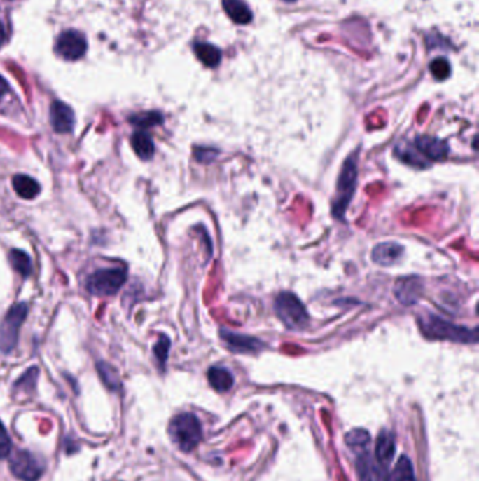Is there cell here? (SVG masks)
<instances>
[{
  "instance_id": "1",
  "label": "cell",
  "mask_w": 479,
  "mask_h": 481,
  "mask_svg": "<svg viewBox=\"0 0 479 481\" xmlns=\"http://www.w3.org/2000/svg\"><path fill=\"white\" fill-rule=\"evenodd\" d=\"M422 334L429 339H443L459 344H475L478 341L476 328L469 330L450 321H445L434 314H426L419 318Z\"/></svg>"
},
{
  "instance_id": "2",
  "label": "cell",
  "mask_w": 479,
  "mask_h": 481,
  "mask_svg": "<svg viewBox=\"0 0 479 481\" xmlns=\"http://www.w3.org/2000/svg\"><path fill=\"white\" fill-rule=\"evenodd\" d=\"M359 152H353L343 163L339 179H338V186H336V193H335V200L332 203V214L338 219H345L347 207L354 196L356 186H357V176H359Z\"/></svg>"
},
{
  "instance_id": "3",
  "label": "cell",
  "mask_w": 479,
  "mask_h": 481,
  "mask_svg": "<svg viewBox=\"0 0 479 481\" xmlns=\"http://www.w3.org/2000/svg\"><path fill=\"white\" fill-rule=\"evenodd\" d=\"M169 435L173 443L181 452L194 450L202 438V428L200 419L190 412L176 415L169 424Z\"/></svg>"
},
{
  "instance_id": "4",
  "label": "cell",
  "mask_w": 479,
  "mask_h": 481,
  "mask_svg": "<svg viewBox=\"0 0 479 481\" xmlns=\"http://www.w3.org/2000/svg\"><path fill=\"white\" fill-rule=\"evenodd\" d=\"M275 309L280 321L290 330H301L310 321V316L305 310V306L293 293H280L276 297Z\"/></svg>"
},
{
  "instance_id": "5",
  "label": "cell",
  "mask_w": 479,
  "mask_h": 481,
  "mask_svg": "<svg viewBox=\"0 0 479 481\" xmlns=\"http://www.w3.org/2000/svg\"><path fill=\"white\" fill-rule=\"evenodd\" d=\"M127 280V272L123 268L100 269L86 280V289L95 296H114Z\"/></svg>"
},
{
  "instance_id": "6",
  "label": "cell",
  "mask_w": 479,
  "mask_h": 481,
  "mask_svg": "<svg viewBox=\"0 0 479 481\" xmlns=\"http://www.w3.org/2000/svg\"><path fill=\"white\" fill-rule=\"evenodd\" d=\"M29 309L26 303H19L11 307L5 316L2 324H0V349L5 353H9L16 348L19 331L27 317Z\"/></svg>"
},
{
  "instance_id": "7",
  "label": "cell",
  "mask_w": 479,
  "mask_h": 481,
  "mask_svg": "<svg viewBox=\"0 0 479 481\" xmlns=\"http://www.w3.org/2000/svg\"><path fill=\"white\" fill-rule=\"evenodd\" d=\"M9 466L12 473L23 481H37L44 473L43 464L27 450H16Z\"/></svg>"
},
{
  "instance_id": "8",
  "label": "cell",
  "mask_w": 479,
  "mask_h": 481,
  "mask_svg": "<svg viewBox=\"0 0 479 481\" xmlns=\"http://www.w3.org/2000/svg\"><path fill=\"white\" fill-rule=\"evenodd\" d=\"M86 50H88L86 37L76 30L64 32L58 37L57 46H55L57 54L67 61L81 60L85 55Z\"/></svg>"
},
{
  "instance_id": "9",
  "label": "cell",
  "mask_w": 479,
  "mask_h": 481,
  "mask_svg": "<svg viewBox=\"0 0 479 481\" xmlns=\"http://www.w3.org/2000/svg\"><path fill=\"white\" fill-rule=\"evenodd\" d=\"M356 470L359 481H389L388 467L378 463L375 457L368 453V450L359 453Z\"/></svg>"
},
{
  "instance_id": "10",
  "label": "cell",
  "mask_w": 479,
  "mask_h": 481,
  "mask_svg": "<svg viewBox=\"0 0 479 481\" xmlns=\"http://www.w3.org/2000/svg\"><path fill=\"white\" fill-rule=\"evenodd\" d=\"M219 335H221L223 344L226 345V348L235 353H255V352L265 348L262 341L252 338V337L235 334V332L226 331V330H221Z\"/></svg>"
},
{
  "instance_id": "11",
  "label": "cell",
  "mask_w": 479,
  "mask_h": 481,
  "mask_svg": "<svg viewBox=\"0 0 479 481\" xmlns=\"http://www.w3.org/2000/svg\"><path fill=\"white\" fill-rule=\"evenodd\" d=\"M395 296L396 300L403 306H413L416 304L423 293V283L419 278L409 276L402 278L395 285Z\"/></svg>"
},
{
  "instance_id": "12",
  "label": "cell",
  "mask_w": 479,
  "mask_h": 481,
  "mask_svg": "<svg viewBox=\"0 0 479 481\" xmlns=\"http://www.w3.org/2000/svg\"><path fill=\"white\" fill-rule=\"evenodd\" d=\"M417 152L429 162V161H443L448 155V144L434 137L420 135L413 142Z\"/></svg>"
},
{
  "instance_id": "13",
  "label": "cell",
  "mask_w": 479,
  "mask_h": 481,
  "mask_svg": "<svg viewBox=\"0 0 479 481\" xmlns=\"http://www.w3.org/2000/svg\"><path fill=\"white\" fill-rule=\"evenodd\" d=\"M50 117H51V124L57 133L65 134L74 130L75 114H74V110L68 104L62 102H54L51 104Z\"/></svg>"
},
{
  "instance_id": "14",
  "label": "cell",
  "mask_w": 479,
  "mask_h": 481,
  "mask_svg": "<svg viewBox=\"0 0 479 481\" xmlns=\"http://www.w3.org/2000/svg\"><path fill=\"white\" fill-rule=\"evenodd\" d=\"M396 452V442H395V436L392 432L389 431H382L378 438H377V443H375V460L378 463H381L382 466L388 467L395 456Z\"/></svg>"
},
{
  "instance_id": "15",
  "label": "cell",
  "mask_w": 479,
  "mask_h": 481,
  "mask_svg": "<svg viewBox=\"0 0 479 481\" xmlns=\"http://www.w3.org/2000/svg\"><path fill=\"white\" fill-rule=\"evenodd\" d=\"M403 248L396 243H381L374 247L371 258L381 266H391L399 261Z\"/></svg>"
},
{
  "instance_id": "16",
  "label": "cell",
  "mask_w": 479,
  "mask_h": 481,
  "mask_svg": "<svg viewBox=\"0 0 479 481\" xmlns=\"http://www.w3.org/2000/svg\"><path fill=\"white\" fill-rule=\"evenodd\" d=\"M222 8L228 18L236 25H249L254 19L251 8L244 0H222Z\"/></svg>"
},
{
  "instance_id": "17",
  "label": "cell",
  "mask_w": 479,
  "mask_h": 481,
  "mask_svg": "<svg viewBox=\"0 0 479 481\" xmlns=\"http://www.w3.org/2000/svg\"><path fill=\"white\" fill-rule=\"evenodd\" d=\"M207 377L211 387L218 393L229 391L235 381L232 373L226 367H222V366L209 367L207 372Z\"/></svg>"
},
{
  "instance_id": "18",
  "label": "cell",
  "mask_w": 479,
  "mask_h": 481,
  "mask_svg": "<svg viewBox=\"0 0 479 481\" xmlns=\"http://www.w3.org/2000/svg\"><path fill=\"white\" fill-rule=\"evenodd\" d=\"M12 183H13L15 191L22 198L32 200V198L37 197L40 194V191H41V187H40L39 182L34 180L33 177L27 176V175H16L13 177Z\"/></svg>"
},
{
  "instance_id": "19",
  "label": "cell",
  "mask_w": 479,
  "mask_h": 481,
  "mask_svg": "<svg viewBox=\"0 0 479 481\" xmlns=\"http://www.w3.org/2000/svg\"><path fill=\"white\" fill-rule=\"evenodd\" d=\"M195 57L208 68H216L221 62V51L208 43H195L194 47Z\"/></svg>"
},
{
  "instance_id": "20",
  "label": "cell",
  "mask_w": 479,
  "mask_h": 481,
  "mask_svg": "<svg viewBox=\"0 0 479 481\" xmlns=\"http://www.w3.org/2000/svg\"><path fill=\"white\" fill-rule=\"evenodd\" d=\"M131 145L135 154L144 161L151 159L155 154V144L145 131L134 133L131 137Z\"/></svg>"
},
{
  "instance_id": "21",
  "label": "cell",
  "mask_w": 479,
  "mask_h": 481,
  "mask_svg": "<svg viewBox=\"0 0 479 481\" xmlns=\"http://www.w3.org/2000/svg\"><path fill=\"white\" fill-rule=\"evenodd\" d=\"M346 445L349 447H352V450L357 452V453H363L368 450V445H370V433L366 429H353L350 431L346 438Z\"/></svg>"
},
{
  "instance_id": "22",
  "label": "cell",
  "mask_w": 479,
  "mask_h": 481,
  "mask_svg": "<svg viewBox=\"0 0 479 481\" xmlns=\"http://www.w3.org/2000/svg\"><path fill=\"white\" fill-rule=\"evenodd\" d=\"M389 481H416L413 464L408 456H402L398 460L394 471L389 474Z\"/></svg>"
},
{
  "instance_id": "23",
  "label": "cell",
  "mask_w": 479,
  "mask_h": 481,
  "mask_svg": "<svg viewBox=\"0 0 479 481\" xmlns=\"http://www.w3.org/2000/svg\"><path fill=\"white\" fill-rule=\"evenodd\" d=\"M9 261L12 264V266L15 268L16 272H19L23 278H27L32 273V258L29 257L27 252L22 251V250H13L11 251L9 255Z\"/></svg>"
},
{
  "instance_id": "24",
  "label": "cell",
  "mask_w": 479,
  "mask_h": 481,
  "mask_svg": "<svg viewBox=\"0 0 479 481\" xmlns=\"http://www.w3.org/2000/svg\"><path fill=\"white\" fill-rule=\"evenodd\" d=\"M97 372L102 379V381L106 384L107 388L110 390H118L120 388V377L113 366H110L106 362H99L97 363Z\"/></svg>"
},
{
  "instance_id": "25",
  "label": "cell",
  "mask_w": 479,
  "mask_h": 481,
  "mask_svg": "<svg viewBox=\"0 0 479 481\" xmlns=\"http://www.w3.org/2000/svg\"><path fill=\"white\" fill-rule=\"evenodd\" d=\"M396 154L399 155V158H401L402 161H405V162L409 163V165H413V166H417V168H427V166H429V165L426 163L427 161L417 152V149L415 148V145H413L412 148H409V149L401 147V149H399V148L396 149Z\"/></svg>"
},
{
  "instance_id": "26",
  "label": "cell",
  "mask_w": 479,
  "mask_h": 481,
  "mask_svg": "<svg viewBox=\"0 0 479 481\" xmlns=\"http://www.w3.org/2000/svg\"><path fill=\"white\" fill-rule=\"evenodd\" d=\"M162 121H163L162 114H159V113H156V111L142 113V114L134 116V117L131 118V123L135 124V126H138L139 128H149V127L162 124Z\"/></svg>"
},
{
  "instance_id": "27",
  "label": "cell",
  "mask_w": 479,
  "mask_h": 481,
  "mask_svg": "<svg viewBox=\"0 0 479 481\" xmlns=\"http://www.w3.org/2000/svg\"><path fill=\"white\" fill-rule=\"evenodd\" d=\"M169 351H170V339L166 335H160L156 345L153 346V353L155 358L162 369H165L167 358H169Z\"/></svg>"
},
{
  "instance_id": "28",
  "label": "cell",
  "mask_w": 479,
  "mask_h": 481,
  "mask_svg": "<svg viewBox=\"0 0 479 481\" xmlns=\"http://www.w3.org/2000/svg\"><path fill=\"white\" fill-rule=\"evenodd\" d=\"M430 72L431 75L437 79V81H444L450 76L451 74V68H450V62L445 58H436L431 64H430Z\"/></svg>"
},
{
  "instance_id": "29",
  "label": "cell",
  "mask_w": 479,
  "mask_h": 481,
  "mask_svg": "<svg viewBox=\"0 0 479 481\" xmlns=\"http://www.w3.org/2000/svg\"><path fill=\"white\" fill-rule=\"evenodd\" d=\"M12 452V442L11 438L4 426V424L0 422V459H4L9 456Z\"/></svg>"
},
{
  "instance_id": "30",
  "label": "cell",
  "mask_w": 479,
  "mask_h": 481,
  "mask_svg": "<svg viewBox=\"0 0 479 481\" xmlns=\"http://www.w3.org/2000/svg\"><path fill=\"white\" fill-rule=\"evenodd\" d=\"M194 155H195V158H197L198 162L208 163V162H211L212 159H215V156L218 155V151H216V149H211V148L198 147V148H195Z\"/></svg>"
},
{
  "instance_id": "31",
  "label": "cell",
  "mask_w": 479,
  "mask_h": 481,
  "mask_svg": "<svg viewBox=\"0 0 479 481\" xmlns=\"http://www.w3.org/2000/svg\"><path fill=\"white\" fill-rule=\"evenodd\" d=\"M9 92V83L4 76H0V99H2Z\"/></svg>"
},
{
  "instance_id": "32",
  "label": "cell",
  "mask_w": 479,
  "mask_h": 481,
  "mask_svg": "<svg viewBox=\"0 0 479 481\" xmlns=\"http://www.w3.org/2000/svg\"><path fill=\"white\" fill-rule=\"evenodd\" d=\"M5 39H6L5 27H4L2 22H0V48H2V46H4V43H5Z\"/></svg>"
},
{
  "instance_id": "33",
  "label": "cell",
  "mask_w": 479,
  "mask_h": 481,
  "mask_svg": "<svg viewBox=\"0 0 479 481\" xmlns=\"http://www.w3.org/2000/svg\"><path fill=\"white\" fill-rule=\"evenodd\" d=\"M283 2H289V4H293V2H296V0H283Z\"/></svg>"
}]
</instances>
